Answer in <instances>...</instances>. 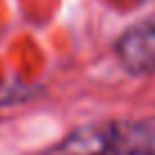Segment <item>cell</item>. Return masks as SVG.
Segmentation results:
<instances>
[{"instance_id": "3", "label": "cell", "mask_w": 155, "mask_h": 155, "mask_svg": "<svg viewBox=\"0 0 155 155\" xmlns=\"http://www.w3.org/2000/svg\"><path fill=\"white\" fill-rule=\"evenodd\" d=\"M112 155H155V119L114 126Z\"/></svg>"}, {"instance_id": "2", "label": "cell", "mask_w": 155, "mask_h": 155, "mask_svg": "<svg viewBox=\"0 0 155 155\" xmlns=\"http://www.w3.org/2000/svg\"><path fill=\"white\" fill-rule=\"evenodd\" d=\"M114 123H94L73 130L48 155H112Z\"/></svg>"}, {"instance_id": "1", "label": "cell", "mask_w": 155, "mask_h": 155, "mask_svg": "<svg viewBox=\"0 0 155 155\" xmlns=\"http://www.w3.org/2000/svg\"><path fill=\"white\" fill-rule=\"evenodd\" d=\"M121 64L130 73L155 71V18L130 28L116 44Z\"/></svg>"}]
</instances>
